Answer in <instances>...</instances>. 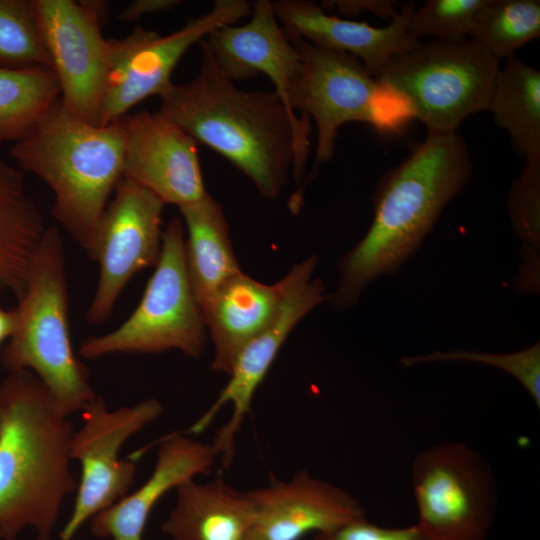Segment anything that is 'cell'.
<instances>
[{
    "instance_id": "cell-1",
    "label": "cell",
    "mask_w": 540,
    "mask_h": 540,
    "mask_svg": "<svg viewBox=\"0 0 540 540\" xmlns=\"http://www.w3.org/2000/svg\"><path fill=\"white\" fill-rule=\"evenodd\" d=\"M200 44L198 74L172 83L156 113L226 158L264 197L275 198L290 172L296 183L302 179L311 119H293L274 91L238 88Z\"/></svg>"
},
{
    "instance_id": "cell-2",
    "label": "cell",
    "mask_w": 540,
    "mask_h": 540,
    "mask_svg": "<svg viewBox=\"0 0 540 540\" xmlns=\"http://www.w3.org/2000/svg\"><path fill=\"white\" fill-rule=\"evenodd\" d=\"M472 172L467 143L457 132L427 134L388 170L376 186L367 233L338 262L339 279L328 293L331 307H353L370 283L399 269L432 231L445 206L469 183Z\"/></svg>"
},
{
    "instance_id": "cell-3",
    "label": "cell",
    "mask_w": 540,
    "mask_h": 540,
    "mask_svg": "<svg viewBox=\"0 0 540 540\" xmlns=\"http://www.w3.org/2000/svg\"><path fill=\"white\" fill-rule=\"evenodd\" d=\"M29 370L0 381V538L31 528L50 540L65 498L76 492L72 422Z\"/></svg>"
},
{
    "instance_id": "cell-4",
    "label": "cell",
    "mask_w": 540,
    "mask_h": 540,
    "mask_svg": "<svg viewBox=\"0 0 540 540\" xmlns=\"http://www.w3.org/2000/svg\"><path fill=\"white\" fill-rule=\"evenodd\" d=\"M124 148V118L91 124L59 98L10 149L21 171L50 188L53 217L91 259L108 199L123 177Z\"/></svg>"
},
{
    "instance_id": "cell-5",
    "label": "cell",
    "mask_w": 540,
    "mask_h": 540,
    "mask_svg": "<svg viewBox=\"0 0 540 540\" xmlns=\"http://www.w3.org/2000/svg\"><path fill=\"white\" fill-rule=\"evenodd\" d=\"M64 253L59 229L47 227L17 297L14 331L0 359L7 371L34 373L70 416L97 396L72 347Z\"/></svg>"
},
{
    "instance_id": "cell-6",
    "label": "cell",
    "mask_w": 540,
    "mask_h": 540,
    "mask_svg": "<svg viewBox=\"0 0 540 540\" xmlns=\"http://www.w3.org/2000/svg\"><path fill=\"white\" fill-rule=\"evenodd\" d=\"M500 61L471 37L432 39L394 56L376 79L428 134L456 133L487 110Z\"/></svg>"
},
{
    "instance_id": "cell-7",
    "label": "cell",
    "mask_w": 540,
    "mask_h": 540,
    "mask_svg": "<svg viewBox=\"0 0 540 540\" xmlns=\"http://www.w3.org/2000/svg\"><path fill=\"white\" fill-rule=\"evenodd\" d=\"M207 330L192 292L185 263V227L173 218L162 234L155 270L133 313L115 330L85 339L79 354L98 359L112 354H156L178 350L199 358Z\"/></svg>"
},
{
    "instance_id": "cell-8",
    "label": "cell",
    "mask_w": 540,
    "mask_h": 540,
    "mask_svg": "<svg viewBox=\"0 0 540 540\" xmlns=\"http://www.w3.org/2000/svg\"><path fill=\"white\" fill-rule=\"evenodd\" d=\"M416 523L429 540H485L497 488L483 457L464 443L436 445L412 463Z\"/></svg>"
},
{
    "instance_id": "cell-9",
    "label": "cell",
    "mask_w": 540,
    "mask_h": 540,
    "mask_svg": "<svg viewBox=\"0 0 540 540\" xmlns=\"http://www.w3.org/2000/svg\"><path fill=\"white\" fill-rule=\"evenodd\" d=\"M290 40L302 57L290 108L293 113L312 119L317 131L312 173L333 157L342 125L363 122L382 131L400 122L384 112V95L389 93L359 59L301 38Z\"/></svg>"
},
{
    "instance_id": "cell-10",
    "label": "cell",
    "mask_w": 540,
    "mask_h": 540,
    "mask_svg": "<svg viewBox=\"0 0 540 540\" xmlns=\"http://www.w3.org/2000/svg\"><path fill=\"white\" fill-rule=\"evenodd\" d=\"M316 265L317 257L311 255L296 263L281 279L283 294L275 317L241 350L228 374L226 385L209 408L186 431V434L202 433L221 409L230 404L231 416L211 443L224 469L229 468L234 460L236 437L250 412L257 389L283 344L308 313L328 301L323 281L312 278Z\"/></svg>"
},
{
    "instance_id": "cell-11",
    "label": "cell",
    "mask_w": 540,
    "mask_h": 540,
    "mask_svg": "<svg viewBox=\"0 0 540 540\" xmlns=\"http://www.w3.org/2000/svg\"><path fill=\"white\" fill-rule=\"evenodd\" d=\"M251 8L245 0H217L211 10L187 20L170 34L136 27L122 39H109V67L99 125L124 118L132 107L150 96L160 97L172 84V72L192 45L213 30L250 15Z\"/></svg>"
},
{
    "instance_id": "cell-12",
    "label": "cell",
    "mask_w": 540,
    "mask_h": 540,
    "mask_svg": "<svg viewBox=\"0 0 540 540\" xmlns=\"http://www.w3.org/2000/svg\"><path fill=\"white\" fill-rule=\"evenodd\" d=\"M162 411L155 398L110 410L99 397L81 411L82 425L71 443V457L80 463L81 477L71 515L57 540H73L84 523L129 493L136 465L120 459L119 451Z\"/></svg>"
},
{
    "instance_id": "cell-13",
    "label": "cell",
    "mask_w": 540,
    "mask_h": 540,
    "mask_svg": "<svg viewBox=\"0 0 540 540\" xmlns=\"http://www.w3.org/2000/svg\"><path fill=\"white\" fill-rule=\"evenodd\" d=\"M61 89L60 99L76 117L99 125L110 54L101 31L99 1L30 0Z\"/></svg>"
},
{
    "instance_id": "cell-14",
    "label": "cell",
    "mask_w": 540,
    "mask_h": 540,
    "mask_svg": "<svg viewBox=\"0 0 540 540\" xmlns=\"http://www.w3.org/2000/svg\"><path fill=\"white\" fill-rule=\"evenodd\" d=\"M165 204L152 192L122 178L100 221L92 260L99 265L94 296L86 321L105 322L128 281L156 266L162 248Z\"/></svg>"
},
{
    "instance_id": "cell-15",
    "label": "cell",
    "mask_w": 540,
    "mask_h": 540,
    "mask_svg": "<svg viewBox=\"0 0 540 540\" xmlns=\"http://www.w3.org/2000/svg\"><path fill=\"white\" fill-rule=\"evenodd\" d=\"M123 177L178 207L206 193L197 142L156 112L126 115Z\"/></svg>"
},
{
    "instance_id": "cell-16",
    "label": "cell",
    "mask_w": 540,
    "mask_h": 540,
    "mask_svg": "<svg viewBox=\"0 0 540 540\" xmlns=\"http://www.w3.org/2000/svg\"><path fill=\"white\" fill-rule=\"evenodd\" d=\"M247 494L254 535L262 540H301L366 517L352 494L306 470L288 479L273 477Z\"/></svg>"
},
{
    "instance_id": "cell-17",
    "label": "cell",
    "mask_w": 540,
    "mask_h": 540,
    "mask_svg": "<svg viewBox=\"0 0 540 540\" xmlns=\"http://www.w3.org/2000/svg\"><path fill=\"white\" fill-rule=\"evenodd\" d=\"M250 15L246 24L221 26L203 42L230 79H248L262 73L270 79L274 92L293 119L309 118L293 113L290 108L291 95L302 68L299 49L277 21L271 1L254 2Z\"/></svg>"
},
{
    "instance_id": "cell-18",
    "label": "cell",
    "mask_w": 540,
    "mask_h": 540,
    "mask_svg": "<svg viewBox=\"0 0 540 540\" xmlns=\"http://www.w3.org/2000/svg\"><path fill=\"white\" fill-rule=\"evenodd\" d=\"M271 5L289 39L301 38L317 46L359 59L374 77L396 55L420 40L408 32L415 4H404L398 15L382 27L341 18L306 0H276Z\"/></svg>"
},
{
    "instance_id": "cell-19",
    "label": "cell",
    "mask_w": 540,
    "mask_h": 540,
    "mask_svg": "<svg viewBox=\"0 0 540 540\" xmlns=\"http://www.w3.org/2000/svg\"><path fill=\"white\" fill-rule=\"evenodd\" d=\"M217 455L211 443L175 432L160 441L154 468L132 493L95 515L90 521L94 536L111 540H143L156 504L171 490L209 474Z\"/></svg>"
},
{
    "instance_id": "cell-20",
    "label": "cell",
    "mask_w": 540,
    "mask_h": 540,
    "mask_svg": "<svg viewBox=\"0 0 540 540\" xmlns=\"http://www.w3.org/2000/svg\"><path fill=\"white\" fill-rule=\"evenodd\" d=\"M282 294V280L265 284L242 271L218 289L201 310L214 372L230 373L241 350L275 317Z\"/></svg>"
},
{
    "instance_id": "cell-21",
    "label": "cell",
    "mask_w": 540,
    "mask_h": 540,
    "mask_svg": "<svg viewBox=\"0 0 540 540\" xmlns=\"http://www.w3.org/2000/svg\"><path fill=\"white\" fill-rule=\"evenodd\" d=\"M175 506L161 525L173 540H249L254 514L247 491L222 477L188 481L176 488Z\"/></svg>"
},
{
    "instance_id": "cell-22",
    "label": "cell",
    "mask_w": 540,
    "mask_h": 540,
    "mask_svg": "<svg viewBox=\"0 0 540 540\" xmlns=\"http://www.w3.org/2000/svg\"><path fill=\"white\" fill-rule=\"evenodd\" d=\"M179 208L185 227V263L194 297L202 310L218 289L241 272L222 205L208 192Z\"/></svg>"
},
{
    "instance_id": "cell-23",
    "label": "cell",
    "mask_w": 540,
    "mask_h": 540,
    "mask_svg": "<svg viewBox=\"0 0 540 540\" xmlns=\"http://www.w3.org/2000/svg\"><path fill=\"white\" fill-rule=\"evenodd\" d=\"M46 229L22 171L0 155V290L21 294Z\"/></svg>"
},
{
    "instance_id": "cell-24",
    "label": "cell",
    "mask_w": 540,
    "mask_h": 540,
    "mask_svg": "<svg viewBox=\"0 0 540 540\" xmlns=\"http://www.w3.org/2000/svg\"><path fill=\"white\" fill-rule=\"evenodd\" d=\"M496 126L505 130L525 161L540 159V70L515 55L499 67L489 105Z\"/></svg>"
},
{
    "instance_id": "cell-25",
    "label": "cell",
    "mask_w": 540,
    "mask_h": 540,
    "mask_svg": "<svg viewBox=\"0 0 540 540\" xmlns=\"http://www.w3.org/2000/svg\"><path fill=\"white\" fill-rule=\"evenodd\" d=\"M59 96L60 84L52 69L0 66V143L24 137Z\"/></svg>"
},
{
    "instance_id": "cell-26",
    "label": "cell",
    "mask_w": 540,
    "mask_h": 540,
    "mask_svg": "<svg viewBox=\"0 0 540 540\" xmlns=\"http://www.w3.org/2000/svg\"><path fill=\"white\" fill-rule=\"evenodd\" d=\"M539 37V0H489L471 36L498 61Z\"/></svg>"
},
{
    "instance_id": "cell-27",
    "label": "cell",
    "mask_w": 540,
    "mask_h": 540,
    "mask_svg": "<svg viewBox=\"0 0 540 540\" xmlns=\"http://www.w3.org/2000/svg\"><path fill=\"white\" fill-rule=\"evenodd\" d=\"M0 66L52 69L30 0H0Z\"/></svg>"
},
{
    "instance_id": "cell-28",
    "label": "cell",
    "mask_w": 540,
    "mask_h": 540,
    "mask_svg": "<svg viewBox=\"0 0 540 540\" xmlns=\"http://www.w3.org/2000/svg\"><path fill=\"white\" fill-rule=\"evenodd\" d=\"M465 361L493 365L513 376L526 389L536 407L540 408V343H534L523 350L496 354L467 349L433 351L425 355L402 357L405 367L430 362Z\"/></svg>"
},
{
    "instance_id": "cell-29",
    "label": "cell",
    "mask_w": 540,
    "mask_h": 540,
    "mask_svg": "<svg viewBox=\"0 0 540 540\" xmlns=\"http://www.w3.org/2000/svg\"><path fill=\"white\" fill-rule=\"evenodd\" d=\"M489 0H427L413 10L408 32L414 38L433 39L471 37Z\"/></svg>"
},
{
    "instance_id": "cell-30",
    "label": "cell",
    "mask_w": 540,
    "mask_h": 540,
    "mask_svg": "<svg viewBox=\"0 0 540 540\" xmlns=\"http://www.w3.org/2000/svg\"><path fill=\"white\" fill-rule=\"evenodd\" d=\"M510 221L516 235L527 246L524 266L536 264L540 247V159L525 161L508 195Z\"/></svg>"
},
{
    "instance_id": "cell-31",
    "label": "cell",
    "mask_w": 540,
    "mask_h": 540,
    "mask_svg": "<svg viewBox=\"0 0 540 540\" xmlns=\"http://www.w3.org/2000/svg\"><path fill=\"white\" fill-rule=\"evenodd\" d=\"M312 540H429L417 525L383 527L367 517L345 524L335 530L316 534Z\"/></svg>"
},
{
    "instance_id": "cell-32",
    "label": "cell",
    "mask_w": 540,
    "mask_h": 540,
    "mask_svg": "<svg viewBox=\"0 0 540 540\" xmlns=\"http://www.w3.org/2000/svg\"><path fill=\"white\" fill-rule=\"evenodd\" d=\"M321 6L326 10L334 9L345 16H355L364 11L371 12L377 16L392 20L399 11L397 2L391 0H339L325 1Z\"/></svg>"
},
{
    "instance_id": "cell-33",
    "label": "cell",
    "mask_w": 540,
    "mask_h": 540,
    "mask_svg": "<svg viewBox=\"0 0 540 540\" xmlns=\"http://www.w3.org/2000/svg\"><path fill=\"white\" fill-rule=\"evenodd\" d=\"M179 0H135L130 2L119 14V19L131 22L145 15L164 12L179 5Z\"/></svg>"
},
{
    "instance_id": "cell-34",
    "label": "cell",
    "mask_w": 540,
    "mask_h": 540,
    "mask_svg": "<svg viewBox=\"0 0 540 540\" xmlns=\"http://www.w3.org/2000/svg\"><path fill=\"white\" fill-rule=\"evenodd\" d=\"M15 327V312L0 306V345L11 337Z\"/></svg>"
},
{
    "instance_id": "cell-35",
    "label": "cell",
    "mask_w": 540,
    "mask_h": 540,
    "mask_svg": "<svg viewBox=\"0 0 540 540\" xmlns=\"http://www.w3.org/2000/svg\"><path fill=\"white\" fill-rule=\"evenodd\" d=\"M249 540H262V539H260V538L256 537L255 535H253Z\"/></svg>"
}]
</instances>
